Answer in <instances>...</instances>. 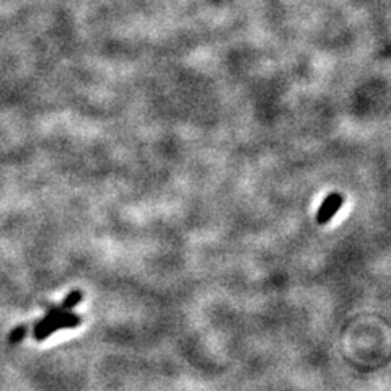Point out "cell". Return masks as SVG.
<instances>
[{"instance_id": "cell-3", "label": "cell", "mask_w": 391, "mask_h": 391, "mask_svg": "<svg viewBox=\"0 0 391 391\" xmlns=\"http://www.w3.org/2000/svg\"><path fill=\"white\" fill-rule=\"evenodd\" d=\"M82 297H83V293L80 290H73L72 293H68V295L66 297V300H64V303H62V308L64 310H71V308H73L80 303Z\"/></svg>"}, {"instance_id": "cell-1", "label": "cell", "mask_w": 391, "mask_h": 391, "mask_svg": "<svg viewBox=\"0 0 391 391\" xmlns=\"http://www.w3.org/2000/svg\"><path fill=\"white\" fill-rule=\"evenodd\" d=\"M80 321H82L80 316L73 315V313L64 311L56 321L51 323V325L36 327V330H34V337H36L38 341H43V339H46L49 334H52V332H56L59 330H64V327H73V326L80 325Z\"/></svg>"}, {"instance_id": "cell-2", "label": "cell", "mask_w": 391, "mask_h": 391, "mask_svg": "<svg viewBox=\"0 0 391 391\" xmlns=\"http://www.w3.org/2000/svg\"><path fill=\"white\" fill-rule=\"evenodd\" d=\"M344 204V196L341 193H331L323 200L320 209L316 212V222L320 225H326L331 222V219L339 212V209Z\"/></svg>"}, {"instance_id": "cell-4", "label": "cell", "mask_w": 391, "mask_h": 391, "mask_svg": "<svg viewBox=\"0 0 391 391\" xmlns=\"http://www.w3.org/2000/svg\"><path fill=\"white\" fill-rule=\"evenodd\" d=\"M24 334H27V327H24V326L15 327V330L10 332V342H12V344H17V342L23 339Z\"/></svg>"}]
</instances>
